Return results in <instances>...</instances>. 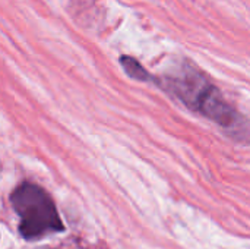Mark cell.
Instances as JSON below:
<instances>
[{
	"instance_id": "3",
	"label": "cell",
	"mask_w": 250,
	"mask_h": 249,
	"mask_svg": "<svg viewBox=\"0 0 250 249\" xmlns=\"http://www.w3.org/2000/svg\"><path fill=\"white\" fill-rule=\"evenodd\" d=\"M120 63L122 66L125 68L126 73L133 78V79H138V81H152L154 78L148 73V70L133 57L130 56H122L120 59Z\"/></svg>"
},
{
	"instance_id": "1",
	"label": "cell",
	"mask_w": 250,
	"mask_h": 249,
	"mask_svg": "<svg viewBox=\"0 0 250 249\" xmlns=\"http://www.w3.org/2000/svg\"><path fill=\"white\" fill-rule=\"evenodd\" d=\"M157 82L188 109L208 117L221 128L233 132V135L237 136L239 132H246L243 117L224 100L220 90L208 76L189 63H185L174 73L161 76Z\"/></svg>"
},
{
	"instance_id": "2",
	"label": "cell",
	"mask_w": 250,
	"mask_h": 249,
	"mask_svg": "<svg viewBox=\"0 0 250 249\" xmlns=\"http://www.w3.org/2000/svg\"><path fill=\"white\" fill-rule=\"evenodd\" d=\"M10 203L21 219L19 232L26 241L64 230L53 200L41 186L29 182L21 183L12 192Z\"/></svg>"
}]
</instances>
